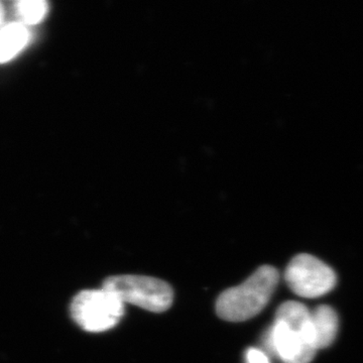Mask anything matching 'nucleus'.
Segmentation results:
<instances>
[{
	"label": "nucleus",
	"mask_w": 363,
	"mask_h": 363,
	"mask_svg": "<svg viewBox=\"0 0 363 363\" xmlns=\"http://www.w3.org/2000/svg\"><path fill=\"white\" fill-rule=\"evenodd\" d=\"M264 342L267 350L284 363H310L318 351L312 322L309 326H292L274 319Z\"/></svg>",
	"instance_id": "obj_5"
},
{
	"label": "nucleus",
	"mask_w": 363,
	"mask_h": 363,
	"mask_svg": "<svg viewBox=\"0 0 363 363\" xmlns=\"http://www.w3.org/2000/svg\"><path fill=\"white\" fill-rule=\"evenodd\" d=\"M247 363H271L267 353L259 348L250 347L245 352Z\"/></svg>",
	"instance_id": "obj_9"
},
{
	"label": "nucleus",
	"mask_w": 363,
	"mask_h": 363,
	"mask_svg": "<svg viewBox=\"0 0 363 363\" xmlns=\"http://www.w3.org/2000/svg\"><path fill=\"white\" fill-rule=\"evenodd\" d=\"M4 9L2 7L1 4H0V26H1L2 23H4Z\"/></svg>",
	"instance_id": "obj_10"
},
{
	"label": "nucleus",
	"mask_w": 363,
	"mask_h": 363,
	"mask_svg": "<svg viewBox=\"0 0 363 363\" xmlns=\"http://www.w3.org/2000/svg\"><path fill=\"white\" fill-rule=\"evenodd\" d=\"M16 16L23 25H37L47 16L49 6L44 0H21L14 6Z\"/></svg>",
	"instance_id": "obj_8"
},
{
	"label": "nucleus",
	"mask_w": 363,
	"mask_h": 363,
	"mask_svg": "<svg viewBox=\"0 0 363 363\" xmlns=\"http://www.w3.org/2000/svg\"><path fill=\"white\" fill-rule=\"evenodd\" d=\"M279 281L276 267L262 266L241 285L224 291L216 302L217 315L229 322H243L259 315L269 302Z\"/></svg>",
	"instance_id": "obj_1"
},
{
	"label": "nucleus",
	"mask_w": 363,
	"mask_h": 363,
	"mask_svg": "<svg viewBox=\"0 0 363 363\" xmlns=\"http://www.w3.org/2000/svg\"><path fill=\"white\" fill-rule=\"evenodd\" d=\"M286 285L298 297H322L335 288V272L328 264L307 253L296 255L286 267Z\"/></svg>",
	"instance_id": "obj_4"
},
{
	"label": "nucleus",
	"mask_w": 363,
	"mask_h": 363,
	"mask_svg": "<svg viewBox=\"0 0 363 363\" xmlns=\"http://www.w3.org/2000/svg\"><path fill=\"white\" fill-rule=\"evenodd\" d=\"M313 333L317 350L329 347L337 337L339 318L328 305L318 306L311 311Z\"/></svg>",
	"instance_id": "obj_6"
},
{
	"label": "nucleus",
	"mask_w": 363,
	"mask_h": 363,
	"mask_svg": "<svg viewBox=\"0 0 363 363\" xmlns=\"http://www.w3.org/2000/svg\"><path fill=\"white\" fill-rule=\"evenodd\" d=\"M104 288L111 291L125 304L138 306L150 312L167 311L173 304L172 286L152 277L121 274L105 279Z\"/></svg>",
	"instance_id": "obj_2"
},
{
	"label": "nucleus",
	"mask_w": 363,
	"mask_h": 363,
	"mask_svg": "<svg viewBox=\"0 0 363 363\" xmlns=\"http://www.w3.org/2000/svg\"><path fill=\"white\" fill-rule=\"evenodd\" d=\"M123 313L124 304L121 298L104 288L79 293L71 306L74 321L89 332L113 328L121 321Z\"/></svg>",
	"instance_id": "obj_3"
},
{
	"label": "nucleus",
	"mask_w": 363,
	"mask_h": 363,
	"mask_svg": "<svg viewBox=\"0 0 363 363\" xmlns=\"http://www.w3.org/2000/svg\"><path fill=\"white\" fill-rule=\"evenodd\" d=\"M30 40V32L21 23H11L0 28V63L14 58Z\"/></svg>",
	"instance_id": "obj_7"
}]
</instances>
